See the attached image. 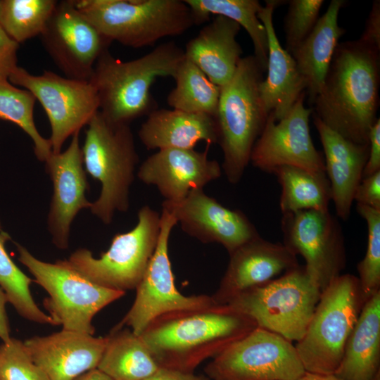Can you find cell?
<instances>
[{"mask_svg":"<svg viewBox=\"0 0 380 380\" xmlns=\"http://www.w3.org/2000/svg\"><path fill=\"white\" fill-rule=\"evenodd\" d=\"M357 277L341 274L321 293L303 337L295 348L307 372L334 374L364 303Z\"/></svg>","mask_w":380,"mask_h":380,"instance_id":"7","label":"cell"},{"mask_svg":"<svg viewBox=\"0 0 380 380\" xmlns=\"http://www.w3.org/2000/svg\"><path fill=\"white\" fill-rule=\"evenodd\" d=\"M356 209L367 227L366 252L357 267V277L366 301L372 295L380 291V210L357 203Z\"/></svg>","mask_w":380,"mask_h":380,"instance_id":"35","label":"cell"},{"mask_svg":"<svg viewBox=\"0 0 380 380\" xmlns=\"http://www.w3.org/2000/svg\"><path fill=\"white\" fill-rule=\"evenodd\" d=\"M323 0H291L284 19L285 50L291 54L312 32Z\"/></svg>","mask_w":380,"mask_h":380,"instance_id":"36","label":"cell"},{"mask_svg":"<svg viewBox=\"0 0 380 380\" xmlns=\"http://www.w3.org/2000/svg\"><path fill=\"white\" fill-rule=\"evenodd\" d=\"M380 291L364 303L335 375L344 380H379Z\"/></svg>","mask_w":380,"mask_h":380,"instance_id":"26","label":"cell"},{"mask_svg":"<svg viewBox=\"0 0 380 380\" xmlns=\"http://www.w3.org/2000/svg\"><path fill=\"white\" fill-rule=\"evenodd\" d=\"M369 151L362 178L380 171V119L377 118L369 132Z\"/></svg>","mask_w":380,"mask_h":380,"instance_id":"40","label":"cell"},{"mask_svg":"<svg viewBox=\"0 0 380 380\" xmlns=\"http://www.w3.org/2000/svg\"><path fill=\"white\" fill-rule=\"evenodd\" d=\"M343 0L331 1L309 36L291 54L306 85L311 104L320 91L338 40L346 30L338 23Z\"/></svg>","mask_w":380,"mask_h":380,"instance_id":"27","label":"cell"},{"mask_svg":"<svg viewBox=\"0 0 380 380\" xmlns=\"http://www.w3.org/2000/svg\"><path fill=\"white\" fill-rule=\"evenodd\" d=\"M175 88L169 93L167 103L173 109L202 113L215 118L221 88L213 83L193 62L184 57L175 75Z\"/></svg>","mask_w":380,"mask_h":380,"instance_id":"31","label":"cell"},{"mask_svg":"<svg viewBox=\"0 0 380 380\" xmlns=\"http://www.w3.org/2000/svg\"><path fill=\"white\" fill-rule=\"evenodd\" d=\"M18 260L34 277V281L49 294L44 305L62 329L93 335L94 317L125 292L100 286L72 268L65 260L54 263L35 258L16 243Z\"/></svg>","mask_w":380,"mask_h":380,"instance_id":"9","label":"cell"},{"mask_svg":"<svg viewBox=\"0 0 380 380\" xmlns=\"http://www.w3.org/2000/svg\"><path fill=\"white\" fill-rule=\"evenodd\" d=\"M265 71L253 55L242 57L232 79L221 87L215 119L222 170L232 184L241 179L268 117L260 95Z\"/></svg>","mask_w":380,"mask_h":380,"instance_id":"4","label":"cell"},{"mask_svg":"<svg viewBox=\"0 0 380 380\" xmlns=\"http://www.w3.org/2000/svg\"><path fill=\"white\" fill-rule=\"evenodd\" d=\"M303 93L289 112L275 121L271 113L256 140L250 163L268 173L278 167L289 165L312 172H324V159L312 142L309 118L312 108L304 105Z\"/></svg>","mask_w":380,"mask_h":380,"instance_id":"16","label":"cell"},{"mask_svg":"<svg viewBox=\"0 0 380 380\" xmlns=\"http://www.w3.org/2000/svg\"><path fill=\"white\" fill-rule=\"evenodd\" d=\"M79 134H75L68 147L51 153L45 160V170L53 185V194L47 216L48 231L53 243L60 249L69 246L71 224L78 213L90 208L86 197L89 189L84 167Z\"/></svg>","mask_w":380,"mask_h":380,"instance_id":"18","label":"cell"},{"mask_svg":"<svg viewBox=\"0 0 380 380\" xmlns=\"http://www.w3.org/2000/svg\"><path fill=\"white\" fill-rule=\"evenodd\" d=\"M138 137L148 150L193 149L201 141L217 144L214 117L176 109H154L141 124Z\"/></svg>","mask_w":380,"mask_h":380,"instance_id":"25","label":"cell"},{"mask_svg":"<svg viewBox=\"0 0 380 380\" xmlns=\"http://www.w3.org/2000/svg\"><path fill=\"white\" fill-rule=\"evenodd\" d=\"M360 40L380 49V1H374Z\"/></svg>","mask_w":380,"mask_h":380,"instance_id":"41","label":"cell"},{"mask_svg":"<svg viewBox=\"0 0 380 380\" xmlns=\"http://www.w3.org/2000/svg\"><path fill=\"white\" fill-rule=\"evenodd\" d=\"M229 255L227 270L211 298L226 305L241 292L267 283L299 265L297 256L283 243L260 236L242 244Z\"/></svg>","mask_w":380,"mask_h":380,"instance_id":"20","label":"cell"},{"mask_svg":"<svg viewBox=\"0 0 380 380\" xmlns=\"http://www.w3.org/2000/svg\"><path fill=\"white\" fill-rule=\"evenodd\" d=\"M255 327L247 316L213 303L163 314L139 336L159 367L194 372Z\"/></svg>","mask_w":380,"mask_h":380,"instance_id":"2","label":"cell"},{"mask_svg":"<svg viewBox=\"0 0 380 380\" xmlns=\"http://www.w3.org/2000/svg\"><path fill=\"white\" fill-rule=\"evenodd\" d=\"M23 343L30 358L51 380H73L97 368L106 337L62 329Z\"/></svg>","mask_w":380,"mask_h":380,"instance_id":"21","label":"cell"},{"mask_svg":"<svg viewBox=\"0 0 380 380\" xmlns=\"http://www.w3.org/2000/svg\"><path fill=\"white\" fill-rule=\"evenodd\" d=\"M106 337L97 369L112 380H145L160 367L139 335L114 327Z\"/></svg>","mask_w":380,"mask_h":380,"instance_id":"28","label":"cell"},{"mask_svg":"<svg viewBox=\"0 0 380 380\" xmlns=\"http://www.w3.org/2000/svg\"><path fill=\"white\" fill-rule=\"evenodd\" d=\"M0 380H1V379H0Z\"/></svg>","mask_w":380,"mask_h":380,"instance_id":"47","label":"cell"},{"mask_svg":"<svg viewBox=\"0 0 380 380\" xmlns=\"http://www.w3.org/2000/svg\"><path fill=\"white\" fill-rule=\"evenodd\" d=\"M160 225V215L144 205L138 211L135 227L116 234L109 248L99 258H94L87 248H79L65 260L100 286L123 292L136 289L156 248Z\"/></svg>","mask_w":380,"mask_h":380,"instance_id":"10","label":"cell"},{"mask_svg":"<svg viewBox=\"0 0 380 380\" xmlns=\"http://www.w3.org/2000/svg\"><path fill=\"white\" fill-rule=\"evenodd\" d=\"M57 2L56 0H1L0 27L18 44L40 36Z\"/></svg>","mask_w":380,"mask_h":380,"instance_id":"33","label":"cell"},{"mask_svg":"<svg viewBox=\"0 0 380 380\" xmlns=\"http://www.w3.org/2000/svg\"><path fill=\"white\" fill-rule=\"evenodd\" d=\"M36 101L28 90L15 87L8 79H0V119L20 127L32 139L37 158L45 162L52 153L51 144L49 139L39 134L35 125Z\"/></svg>","mask_w":380,"mask_h":380,"instance_id":"32","label":"cell"},{"mask_svg":"<svg viewBox=\"0 0 380 380\" xmlns=\"http://www.w3.org/2000/svg\"><path fill=\"white\" fill-rule=\"evenodd\" d=\"M324 154L325 172L338 218L350 217L355 191L362 179L369 144H355L312 115Z\"/></svg>","mask_w":380,"mask_h":380,"instance_id":"23","label":"cell"},{"mask_svg":"<svg viewBox=\"0 0 380 380\" xmlns=\"http://www.w3.org/2000/svg\"><path fill=\"white\" fill-rule=\"evenodd\" d=\"M39 37L65 77L80 80H90L98 58L111 44L80 12L75 0L58 1Z\"/></svg>","mask_w":380,"mask_h":380,"instance_id":"15","label":"cell"},{"mask_svg":"<svg viewBox=\"0 0 380 380\" xmlns=\"http://www.w3.org/2000/svg\"><path fill=\"white\" fill-rule=\"evenodd\" d=\"M7 302L6 295L0 286V338L3 342H6L11 338L10 336V325L6 311V303Z\"/></svg>","mask_w":380,"mask_h":380,"instance_id":"43","label":"cell"},{"mask_svg":"<svg viewBox=\"0 0 380 380\" xmlns=\"http://www.w3.org/2000/svg\"><path fill=\"white\" fill-rule=\"evenodd\" d=\"M208 147L203 152L158 150L142 162L137 176L144 184L155 186L164 201H179L221 177V165L208 158Z\"/></svg>","mask_w":380,"mask_h":380,"instance_id":"19","label":"cell"},{"mask_svg":"<svg viewBox=\"0 0 380 380\" xmlns=\"http://www.w3.org/2000/svg\"><path fill=\"white\" fill-rule=\"evenodd\" d=\"M321 291L304 266L238 294L225 305L291 342L304 335Z\"/></svg>","mask_w":380,"mask_h":380,"instance_id":"8","label":"cell"},{"mask_svg":"<svg viewBox=\"0 0 380 380\" xmlns=\"http://www.w3.org/2000/svg\"><path fill=\"white\" fill-rule=\"evenodd\" d=\"M210 380H296L305 372L295 345L257 327L205 366Z\"/></svg>","mask_w":380,"mask_h":380,"instance_id":"11","label":"cell"},{"mask_svg":"<svg viewBox=\"0 0 380 380\" xmlns=\"http://www.w3.org/2000/svg\"><path fill=\"white\" fill-rule=\"evenodd\" d=\"M82 148L84 170L101 184L91 212L105 224L129 208V191L139 155L129 124L114 122L99 110L89 124Z\"/></svg>","mask_w":380,"mask_h":380,"instance_id":"5","label":"cell"},{"mask_svg":"<svg viewBox=\"0 0 380 380\" xmlns=\"http://www.w3.org/2000/svg\"><path fill=\"white\" fill-rule=\"evenodd\" d=\"M379 53L359 39L338 43L312 103V115L357 144H369V132L378 118Z\"/></svg>","mask_w":380,"mask_h":380,"instance_id":"1","label":"cell"},{"mask_svg":"<svg viewBox=\"0 0 380 380\" xmlns=\"http://www.w3.org/2000/svg\"><path fill=\"white\" fill-rule=\"evenodd\" d=\"M272 173L281 186L279 208L282 214L303 210H329L331 196L326 172L284 165Z\"/></svg>","mask_w":380,"mask_h":380,"instance_id":"29","label":"cell"},{"mask_svg":"<svg viewBox=\"0 0 380 380\" xmlns=\"http://www.w3.org/2000/svg\"><path fill=\"white\" fill-rule=\"evenodd\" d=\"M184 57V49L172 41L129 61L104 51L89 80L97 91L100 113L112 122L129 125L148 115L155 109L152 84L158 77L174 78Z\"/></svg>","mask_w":380,"mask_h":380,"instance_id":"3","label":"cell"},{"mask_svg":"<svg viewBox=\"0 0 380 380\" xmlns=\"http://www.w3.org/2000/svg\"><path fill=\"white\" fill-rule=\"evenodd\" d=\"M190 8L196 25L209 20L212 14L236 22L248 34L254 56L266 70L268 40L265 26L258 17L262 5L257 0H184Z\"/></svg>","mask_w":380,"mask_h":380,"instance_id":"30","label":"cell"},{"mask_svg":"<svg viewBox=\"0 0 380 380\" xmlns=\"http://www.w3.org/2000/svg\"><path fill=\"white\" fill-rule=\"evenodd\" d=\"M186 234L205 243H217L231 253L260 236L254 224L240 210H232L207 195L203 189L191 191L179 201H164Z\"/></svg>","mask_w":380,"mask_h":380,"instance_id":"17","label":"cell"},{"mask_svg":"<svg viewBox=\"0 0 380 380\" xmlns=\"http://www.w3.org/2000/svg\"><path fill=\"white\" fill-rule=\"evenodd\" d=\"M258 17L265 27L268 40L267 77L260 84V95L265 111L275 121L283 118L306 89L296 61L284 49L276 34L272 15L282 1L267 0Z\"/></svg>","mask_w":380,"mask_h":380,"instance_id":"22","label":"cell"},{"mask_svg":"<svg viewBox=\"0 0 380 380\" xmlns=\"http://www.w3.org/2000/svg\"><path fill=\"white\" fill-rule=\"evenodd\" d=\"M145 380H210L207 376L160 367Z\"/></svg>","mask_w":380,"mask_h":380,"instance_id":"42","label":"cell"},{"mask_svg":"<svg viewBox=\"0 0 380 380\" xmlns=\"http://www.w3.org/2000/svg\"><path fill=\"white\" fill-rule=\"evenodd\" d=\"M10 239L9 234L3 231L0 225V286L6 293L8 302L21 317L29 321L56 326L53 319L34 302L30 289L32 280L8 255L5 243Z\"/></svg>","mask_w":380,"mask_h":380,"instance_id":"34","label":"cell"},{"mask_svg":"<svg viewBox=\"0 0 380 380\" xmlns=\"http://www.w3.org/2000/svg\"><path fill=\"white\" fill-rule=\"evenodd\" d=\"M1 0H0V12H1Z\"/></svg>","mask_w":380,"mask_h":380,"instance_id":"46","label":"cell"},{"mask_svg":"<svg viewBox=\"0 0 380 380\" xmlns=\"http://www.w3.org/2000/svg\"><path fill=\"white\" fill-rule=\"evenodd\" d=\"M354 201L357 204L380 210V171L362 179L355 191Z\"/></svg>","mask_w":380,"mask_h":380,"instance_id":"38","label":"cell"},{"mask_svg":"<svg viewBox=\"0 0 380 380\" xmlns=\"http://www.w3.org/2000/svg\"><path fill=\"white\" fill-rule=\"evenodd\" d=\"M283 244L305 262L304 267L323 291L346 265L343 229L329 210H303L282 214Z\"/></svg>","mask_w":380,"mask_h":380,"instance_id":"13","label":"cell"},{"mask_svg":"<svg viewBox=\"0 0 380 380\" xmlns=\"http://www.w3.org/2000/svg\"><path fill=\"white\" fill-rule=\"evenodd\" d=\"M8 80L30 91L41 103L51 126L53 153L61 152L65 141L99 110L97 91L89 80L62 77L50 70L35 75L19 66Z\"/></svg>","mask_w":380,"mask_h":380,"instance_id":"12","label":"cell"},{"mask_svg":"<svg viewBox=\"0 0 380 380\" xmlns=\"http://www.w3.org/2000/svg\"><path fill=\"white\" fill-rule=\"evenodd\" d=\"M73 380H112L108 375L105 373L96 368L91 370H89Z\"/></svg>","mask_w":380,"mask_h":380,"instance_id":"44","label":"cell"},{"mask_svg":"<svg viewBox=\"0 0 380 380\" xmlns=\"http://www.w3.org/2000/svg\"><path fill=\"white\" fill-rule=\"evenodd\" d=\"M75 4L105 38L134 49L181 35L195 25L184 0H75Z\"/></svg>","mask_w":380,"mask_h":380,"instance_id":"6","label":"cell"},{"mask_svg":"<svg viewBox=\"0 0 380 380\" xmlns=\"http://www.w3.org/2000/svg\"><path fill=\"white\" fill-rule=\"evenodd\" d=\"M158 242L144 274L136 288L135 300L115 326L129 328L140 335L148 324L166 312L208 306L213 303L211 296H186L176 288L169 257L168 244L171 232L177 224L174 216L162 208Z\"/></svg>","mask_w":380,"mask_h":380,"instance_id":"14","label":"cell"},{"mask_svg":"<svg viewBox=\"0 0 380 380\" xmlns=\"http://www.w3.org/2000/svg\"><path fill=\"white\" fill-rule=\"evenodd\" d=\"M241 26L222 15L204 26L186 45L184 56L220 88L233 77L241 59L236 40Z\"/></svg>","mask_w":380,"mask_h":380,"instance_id":"24","label":"cell"},{"mask_svg":"<svg viewBox=\"0 0 380 380\" xmlns=\"http://www.w3.org/2000/svg\"><path fill=\"white\" fill-rule=\"evenodd\" d=\"M296 380H344L335 374H317L305 372Z\"/></svg>","mask_w":380,"mask_h":380,"instance_id":"45","label":"cell"},{"mask_svg":"<svg viewBox=\"0 0 380 380\" xmlns=\"http://www.w3.org/2000/svg\"><path fill=\"white\" fill-rule=\"evenodd\" d=\"M0 379L51 380L30 358L23 342L14 338L0 344Z\"/></svg>","mask_w":380,"mask_h":380,"instance_id":"37","label":"cell"},{"mask_svg":"<svg viewBox=\"0 0 380 380\" xmlns=\"http://www.w3.org/2000/svg\"><path fill=\"white\" fill-rule=\"evenodd\" d=\"M18 48L19 44L10 38L0 27V79H8L18 66Z\"/></svg>","mask_w":380,"mask_h":380,"instance_id":"39","label":"cell"}]
</instances>
